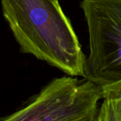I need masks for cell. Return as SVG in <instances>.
Instances as JSON below:
<instances>
[{
	"instance_id": "6da1fadb",
	"label": "cell",
	"mask_w": 121,
	"mask_h": 121,
	"mask_svg": "<svg viewBox=\"0 0 121 121\" xmlns=\"http://www.w3.org/2000/svg\"><path fill=\"white\" fill-rule=\"evenodd\" d=\"M59 0H1L3 16L22 52L69 76H83L86 56Z\"/></svg>"
},
{
	"instance_id": "7a4b0ae2",
	"label": "cell",
	"mask_w": 121,
	"mask_h": 121,
	"mask_svg": "<svg viewBox=\"0 0 121 121\" xmlns=\"http://www.w3.org/2000/svg\"><path fill=\"white\" fill-rule=\"evenodd\" d=\"M102 87L73 76L54 78L4 121H96Z\"/></svg>"
},
{
	"instance_id": "3957f363",
	"label": "cell",
	"mask_w": 121,
	"mask_h": 121,
	"mask_svg": "<svg viewBox=\"0 0 121 121\" xmlns=\"http://www.w3.org/2000/svg\"><path fill=\"white\" fill-rule=\"evenodd\" d=\"M89 55L83 77L102 88L121 87V0H82Z\"/></svg>"
},
{
	"instance_id": "277c9868",
	"label": "cell",
	"mask_w": 121,
	"mask_h": 121,
	"mask_svg": "<svg viewBox=\"0 0 121 121\" xmlns=\"http://www.w3.org/2000/svg\"><path fill=\"white\" fill-rule=\"evenodd\" d=\"M102 89L104 101L96 121H121V87L111 85Z\"/></svg>"
}]
</instances>
